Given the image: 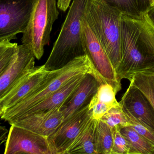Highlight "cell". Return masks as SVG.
<instances>
[{"label": "cell", "instance_id": "cell-26", "mask_svg": "<svg viewBox=\"0 0 154 154\" xmlns=\"http://www.w3.org/2000/svg\"><path fill=\"white\" fill-rule=\"evenodd\" d=\"M144 17L147 22L154 29V5L150 7L144 15Z\"/></svg>", "mask_w": 154, "mask_h": 154}, {"label": "cell", "instance_id": "cell-30", "mask_svg": "<svg viewBox=\"0 0 154 154\" xmlns=\"http://www.w3.org/2000/svg\"><path fill=\"white\" fill-rule=\"evenodd\" d=\"M151 6L154 5V0H149Z\"/></svg>", "mask_w": 154, "mask_h": 154}, {"label": "cell", "instance_id": "cell-16", "mask_svg": "<svg viewBox=\"0 0 154 154\" xmlns=\"http://www.w3.org/2000/svg\"><path fill=\"white\" fill-rule=\"evenodd\" d=\"M97 119L91 117L79 133L66 154H97L96 129Z\"/></svg>", "mask_w": 154, "mask_h": 154}, {"label": "cell", "instance_id": "cell-2", "mask_svg": "<svg viewBox=\"0 0 154 154\" xmlns=\"http://www.w3.org/2000/svg\"><path fill=\"white\" fill-rule=\"evenodd\" d=\"M83 18L116 70L121 59V13L100 0H88Z\"/></svg>", "mask_w": 154, "mask_h": 154}, {"label": "cell", "instance_id": "cell-18", "mask_svg": "<svg viewBox=\"0 0 154 154\" xmlns=\"http://www.w3.org/2000/svg\"><path fill=\"white\" fill-rule=\"evenodd\" d=\"M120 132L127 141L128 154H154V145L137 134L132 127H124Z\"/></svg>", "mask_w": 154, "mask_h": 154}, {"label": "cell", "instance_id": "cell-22", "mask_svg": "<svg viewBox=\"0 0 154 154\" xmlns=\"http://www.w3.org/2000/svg\"><path fill=\"white\" fill-rule=\"evenodd\" d=\"M116 93L112 86L108 84L99 85L97 90L91 98L89 104L99 103L105 104L110 108L119 105L116 99Z\"/></svg>", "mask_w": 154, "mask_h": 154}, {"label": "cell", "instance_id": "cell-1", "mask_svg": "<svg viewBox=\"0 0 154 154\" xmlns=\"http://www.w3.org/2000/svg\"><path fill=\"white\" fill-rule=\"evenodd\" d=\"M121 59L116 70L120 80L154 68V52L142 30L140 18L121 14Z\"/></svg>", "mask_w": 154, "mask_h": 154}, {"label": "cell", "instance_id": "cell-13", "mask_svg": "<svg viewBox=\"0 0 154 154\" xmlns=\"http://www.w3.org/2000/svg\"><path fill=\"white\" fill-rule=\"evenodd\" d=\"M60 107L49 111L26 116L10 124L18 126L33 133L48 137L64 121Z\"/></svg>", "mask_w": 154, "mask_h": 154}, {"label": "cell", "instance_id": "cell-14", "mask_svg": "<svg viewBox=\"0 0 154 154\" xmlns=\"http://www.w3.org/2000/svg\"><path fill=\"white\" fill-rule=\"evenodd\" d=\"M98 86V82L92 74H86L75 92L60 107L64 120L89 105Z\"/></svg>", "mask_w": 154, "mask_h": 154}, {"label": "cell", "instance_id": "cell-25", "mask_svg": "<svg viewBox=\"0 0 154 154\" xmlns=\"http://www.w3.org/2000/svg\"><path fill=\"white\" fill-rule=\"evenodd\" d=\"M129 126L141 136L148 140L154 145V132L147 127L143 124L131 116L127 115Z\"/></svg>", "mask_w": 154, "mask_h": 154}, {"label": "cell", "instance_id": "cell-29", "mask_svg": "<svg viewBox=\"0 0 154 154\" xmlns=\"http://www.w3.org/2000/svg\"><path fill=\"white\" fill-rule=\"evenodd\" d=\"M4 109H3L2 108L1 106V105H0V118H1L2 117V115H3L4 113Z\"/></svg>", "mask_w": 154, "mask_h": 154}, {"label": "cell", "instance_id": "cell-4", "mask_svg": "<svg viewBox=\"0 0 154 154\" xmlns=\"http://www.w3.org/2000/svg\"><path fill=\"white\" fill-rule=\"evenodd\" d=\"M83 73L93 75L91 64L87 55L76 58L60 69L51 71L39 86L23 100L5 110L1 119L9 124L17 120L28 109L60 89L72 78Z\"/></svg>", "mask_w": 154, "mask_h": 154}, {"label": "cell", "instance_id": "cell-17", "mask_svg": "<svg viewBox=\"0 0 154 154\" xmlns=\"http://www.w3.org/2000/svg\"><path fill=\"white\" fill-rule=\"evenodd\" d=\"M131 18H141L151 7L149 0H100Z\"/></svg>", "mask_w": 154, "mask_h": 154}, {"label": "cell", "instance_id": "cell-3", "mask_svg": "<svg viewBox=\"0 0 154 154\" xmlns=\"http://www.w3.org/2000/svg\"><path fill=\"white\" fill-rule=\"evenodd\" d=\"M88 0H73L44 66L49 71L58 70L78 57L86 55L81 34V20Z\"/></svg>", "mask_w": 154, "mask_h": 154}, {"label": "cell", "instance_id": "cell-11", "mask_svg": "<svg viewBox=\"0 0 154 154\" xmlns=\"http://www.w3.org/2000/svg\"><path fill=\"white\" fill-rule=\"evenodd\" d=\"M35 67V57L32 51L24 44L18 45L13 59L0 76V99L16 82Z\"/></svg>", "mask_w": 154, "mask_h": 154}, {"label": "cell", "instance_id": "cell-28", "mask_svg": "<svg viewBox=\"0 0 154 154\" xmlns=\"http://www.w3.org/2000/svg\"><path fill=\"white\" fill-rule=\"evenodd\" d=\"M71 1L72 0H57L58 8L63 11H66L69 7Z\"/></svg>", "mask_w": 154, "mask_h": 154}, {"label": "cell", "instance_id": "cell-7", "mask_svg": "<svg viewBox=\"0 0 154 154\" xmlns=\"http://www.w3.org/2000/svg\"><path fill=\"white\" fill-rule=\"evenodd\" d=\"M36 0H0V40L25 32Z\"/></svg>", "mask_w": 154, "mask_h": 154}, {"label": "cell", "instance_id": "cell-24", "mask_svg": "<svg viewBox=\"0 0 154 154\" xmlns=\"http://www.w3.org/2000/svg\"><path fill=\"white\" fill-rule=\"evenodd\" d=\"M113 144L111 154H128L129 147L125 138L122 135L120 130H112Z\"/></svg>", "mask_w": 154, "mask_h": 154}, {"label": "cell", "instance_id": "cell-20", "mask_svg": "<svg viewBox=\"0 0 154 154\" xmlns=\"http://www.w3.org/2000/svg\"><path fill=\"white\" fill-rule=\"evenodd\" d=\"M113 144L112 129L101 119H98L96 129L97 154H111Z\"/></svg>", "mask_w": 154, "mask_h": 154}, {"label": "cell", "instance_id": "cell-12", "mask_svg": "<svg viewBox=\"0 0 154 154\" xmlns=\"http://www.w3.org/2000/svg\"><path fill=\"white\" fill-rule=\"evenodd\" d=\"M51 71L44 65L34 67L23 76L13 87L0 99L4 111L14 106L33 91L48 77Z\"/></svg>", "mask_w": 154, "mask_h": 154}, {"label": "cell", "instance_id": "cell-19", "mask_svg": "<svg viewBox=\"0 0 154 154\" xmlns=\"http://www.w3.org/2000/svg\"><path fill=\"white\" fill-rule=\"evenodd\" d=\"M128 80L145 95L154 108V68L134 72Z\"/></svg>", "mask_w": 154, "mask_h": 154}, {"label": "cell", "instance_id": "cell-21", "mask_svg": "<svg viewBox=\"0 0 154 154\" xmlns=\"http://www.w3.org/2000/svg\"><path fill=\"white\" fill-rule=\"evenodd\" d=\"M100 119L106 123L112 130H120L122 127L129 125L128 118L119 104L111 108Z\"/></svg>", "mask_w": 154, "mask_h": 154}, {"label": "cell", "instance_id": "cell-5", "mask_svg": "<svg viewBox=\"0 0 154 154\" xmlns=\"http://www.w3.org/2000/svg\"><path fill=\"white\" fill-rule=\"evenodd\" d=\"M57 0H36L29 21L21 39L22 43L39 60L44 47L50 41V34L58 18Z\"/></svg>", "mask_w": 154, "mask_h": 154}, {"label": "cell", "instance_id": "cell-15", "mask_svg": "<svg viewBox=\"0 0 154 154\" xmlns=\"http://www.w3.org/2000/svg\"><path fill=\"white\" fill-rule=\"evenodd\" d=\"M87 74H80L72 78L60 89L28 109L19 119L29 115L49 111L61 107L75 92Z\"/></svg>", "mask_w": 154, "mask_h": 154}, {"label": "cell", "instance_id": "cell-8", "mask_svg": "<svg viewBox=\"0 0 154 154\" xmlns=\"http://www.w3.org/2000/svg\"><path fill=\"white\" fill-rule=\"evenodd\" d=\"M5 142V154H52L48 137L11 124Z\"/></svg>", "mask_w": 154, "mask_h": 154}, {"label": "cell", "instance_id": "cell-23", "mask_svg": "<svg viewBox=\"0 0 154 154\" xmlns=\"http://www.w3.org/2000/svg\"><path fill=\"white\" fill-rule=\"evenodd\" d=\"M11 41L0 40V76L11 64L18 50V44Z\"/></svg>", "mask_w": 154, "mask_h": 154}, {"label": "cell", "instance_id": "cell-27", "mask_svg": "<svg viewBox=\"0 0 154 154\" xmlns=\"http://www.w3.org/2000/svg\"><path fill=\"white\" fill-rule=\"evenodd\" d=\"M8 129L5 127L2 126L0 124V147L3 144L5 143L8 137Z\"/></svg>", "mask_w": 154, "mask_h": 154}, {"label": "cell", "instance_id": "cell-10", "mask_svg": "<svg viewBox=\"0 0 154 154\" xmlns=\"http://www.w3.org/2000/svg\"><path fill=\"white\" fill-rule=\"evenodd\" d=\"M124 112L154 132V108L145 95L130 83L119 102Z\"/></svg>", "mask_w": 154, "mask_h": 154}, {"label": "cell", "instance_id": "cell-9", "mask_svg": "<svg viewBox=\"0 0 154 154\" xmlns=\"http://www.w3.org/2000/svg\"><path fill=\"white\" fill-rule=\"evenodd\" d=\"M89 105L64 120L48 137L52 154H66L83 126L91 118Z\"/></svg>", "mask_w": 154, "mask_h": 154}, {"label": "cell", "instance_id": "cell-6", "mask_svg": "<svg viewBox=\"0 0 154 154\" xmlns=\"http://www.w3.org/2000/svg\"><path fill=\"white\" fill-rule=\"evenodd\" d=\"M81 34L86 55L90 61L93 75L99 85H110L117 94L122 88L121 80L109 58L83 16L81 20Z\"/></svg>", "mask_w": 154, "mask_h": 154}]
</instances>
